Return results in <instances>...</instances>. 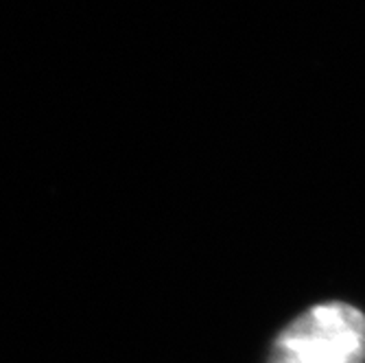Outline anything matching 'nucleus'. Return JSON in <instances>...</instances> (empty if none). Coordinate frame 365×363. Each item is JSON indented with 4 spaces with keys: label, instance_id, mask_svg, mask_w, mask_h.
<instances>
[{
    "label": "nucleus",
    "instance_id": "nucleus-1",
    "mask_svg": "<svg viewBox=\"0 0 365 363\" xmlns=\"http://www.w3.org/2000/svg\"><path fill=\"white\" fill-rule=\"evenodd\" d=\"M267 363H365V315L346 302H324L276 337Z\"/></svg>",
    "mask_w": 365,
    "mask_h": 363
}]
</instances>
